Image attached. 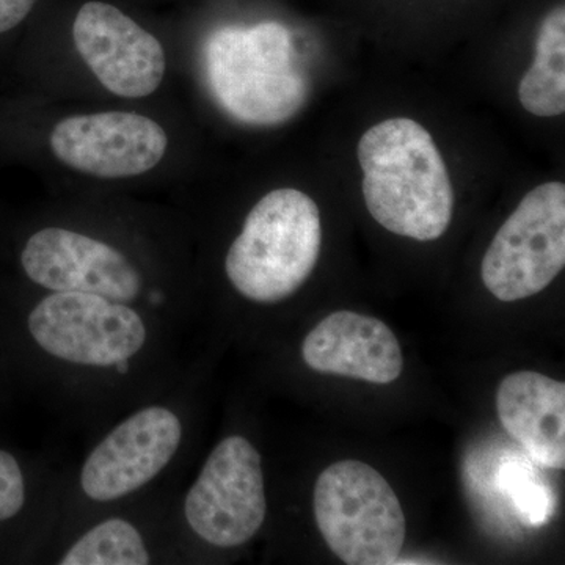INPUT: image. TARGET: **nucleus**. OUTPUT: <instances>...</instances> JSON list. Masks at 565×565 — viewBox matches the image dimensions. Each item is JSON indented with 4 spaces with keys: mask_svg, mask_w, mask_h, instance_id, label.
Segmentation results:
<instances>
[{
    "mask_svg": "<svg viewBox=\"0 0 565 565\" xmlns=\"http://www.w3.org/2000/svg\"><path fill=\"white\" fill-rule=\"evenodd\" d=\"M356 151L364 203L379 225L422 243L444 236L455 189L427 129L411 118H390L367 129Z\"/></svg>",
    "mask_w": 565,
    "mask_h": 565,
    "instance_id": "nucleus-4",
    "label": "nucleus"
},
{
    "mask_svg": "<svg viewBox=\"0 0 565 565\" xmlns=\"http://www.w3.org/2000/svg\"><path fill=\"white\" fill-rule=\"evenodd\" d=\"M55 158L76 172L117 180L158 167L169 148L162 126L134 111L74 115L58 121L50 137Z\"/></svg>",
    "mask_w": 565,
    "mask_h": 565,
    "instance_id": "nucleus-11",
    "label": "nucleus"
},
{
    "mask_svg": "<svg viewBox=\"0 0 565 565\" xmlns=\"http://www.w3.org/2000/svg\"><path fill=\"white\" fill-rule=\"evenodd\" d=\"M65 471L66 467L54 460L32 465L0 448V526L31 519L46 526L54 537Z\"/></svg>",
    "mask_w": 565,
    "mask_h": 565,
    "instance_id": "nucleus-15",
    "label": "nucleus"
},
{
    "mask_svg": "<svg viewBox=\"0 0 565 565\" xmlns=\"http://www.w3.org/2000/svg\"><path fill=\"white\" fill-rule=\"evenodd\" d=\"M180 487L85 516L55 534L41 559L51 565L174 564L169 511Z\"/></svg>",
    "mask_w": 565,
    "mask_h": 565,
    "instance_id": "nucleus-10",
    "label": "nucleus"
},
{
    "mask_svg": "<svg viewBox=\"0 0 565 565\" xmlns=\"http://www.w3.org/2000/svg\"><path fill=\"white\" fill-rule=\"evenodd\" d=\"M316 525L349 565L393 564L405 542V515L392 486L375 468L340 460L315 486Z\"/></svg>",
    "mask_w": 565,
    "mask_h": 565,
    "instance_id": "nucleus-8",
    "label": "nucleus"
},
{
    "mask_svg": "<svg viewBox=\"0 0 565 565\" xmlns=\"http://www.w3.org/2000/svg\"><path fill=\"white\" fill-rule=\"evenodd\" d=\"M565 266V185L533 189L494 234L482 259L484 286L501 302L544 291Z\"/></svg>",
    "mask_w": 565,
    "mask_h": 565,
    "instance_id": "nucleus-9",
    "label": "nucleus"
},
{
    "mask_svg": "<svg viewBox=\"0 0 565 565\" xmlns=\"http://www.w3.org/2000/svg\"><path fill=\"white\" fill-rule=\"evenodd\" d=\"M22 274L41 291L84 292L134 305L184 329L191 303L172 280L152 274L117 241L65 225H46L25 239Z\"/></svg>",
    "mask_w": 565,
    "mask_h": 565,
    "instance_id": "nucleus-3",
    "label": "nucleus"
},
{
    "mask_svg": "<svg viewBox=\"0 0 565 565\" xmlns=\"http://www.w3.org/2000/svg\"><path fill=\"white\" fill-rule=\"evenodd\" d=\"M74 46L107 90L145 98L161 87L166 51L150 32L110 3L87 2L73 25Z\"/></svg>",
    "mask_w": 565,
    "mask_h": 565,
    "instance_id": "nucleus-12",
    "label": "nucleus"
},
{
    "mask_svg": "<svg viewBox=\"0 0 565 565\" xmlns=\"http://www.w3.org/2000/svg\"><path fill=\"white\" fill-rule=\"evenodd\" d=\"M302 359L316 373L375 385L392 384L404 370L403 349L393 330L379 319L353 311L327 316L308 332Z\"/></svg>",
    "mask_w": 565,
    "mask_h": 565,
    "instance_id": "nucleus-13",
    "label": "nucleus"
},
{
    "mask_svg": "<svg viewBox=\"0 0 565 565\" xmlns=\"http://www.w3.org/2000/svg\"><path fill=\"white\" fill-rule=\"evenodd\" d=\"M36 291L21 318L28 360L51 407L92 435L189 373L182 332L159 316L95 294Z\"/></svg>",
    "mask_w": 565,
    "mask_h": 565,
    "instance_id": "nucleus-1",
    "label": "nucleus"
},
{
    "mask_svg": "<svg viewBox=\"0 0 565 565\" xmlns=\"http://www.w3.org/2000/svg\"><path fill=\"white\" fill-rule=\"evenodd\" d=\"M267 515L269 498L258 446L247 435H225L170 505L174 564L196 563L207 552L243 548L262 533Z\"/></svg>",
    "mask_w": 565,
    "mask_h": 565,
    "instance_id": "nucleus-5",
    "label": "nucleus"
},
{
    "mask_svg": "<svg viewBox=\"0 0 565 565\" xmlns=\"http://www.w3.org/2000/svg\"><path fill=\"white\" fill-rule=\"evenodd\" d=\"M204 73L218 106L244 125L291 120L310 93L296 63L291 32L280 22L212 32L204 44Z\"/></svg>",
    "mask_w": 565,
    "mask_h": 565,
    "instance_id": "nucleus-6",
    "label": "nucleus"
},
{
    "mask_svg": "<svg viewBox=\"0 0 565 565\" xmlns=\"http://www.w3.org/2000/svg\"><path fill=\"white\" fill-rule=\"evenodd\" d=\"M497 481L526 525H544L555 512V494L526 463L519 460L504 462L498 470Z\"/></svg>",
    "mask_w": 565,
    "mask_h": 565,
    "instance_id": "nucleus-17",
    "label": "nucleus"
},
{
    "mask_svg": "<svg viewBox=\"0 0 565 565\" xmlns=\"http://www.w3.org/2000/svg\"><path fill=\"white\" fill-rule=\"evenodd\" d=\"M36 0H0V33L20 25L31 13Z\"/></svg>",
    "mask_w": 565,
    "mask_h": 565,
    "instance_id": "nucleus-18",
    "label": "nucleus"
},
{
    "mask_svg": "<svg viewBox=\"0 0 565 565\" xmlns=\"http://www.w3.org/2000/svg\"><path fill=\"white\" fill-rule=\"evenodd\" d=\"M497 412L505 433L535 463L565 468V385L534 371L509 374L497 392Z\"/></svg>",
    "mask_w": 565,
    "mask_h": 565,
    "instance_id": "nucleus-14",
    "label": "nucleus"
},
{
    "mask_svg": "<svg viewBox=\"0 0 565 565\" xmlns=\"http://www.w3.org/2000/svg\"><path fill=\"white\" fill-rule=\"evenodd\" d=\"M523 109L537 117H557L565 110V9L546 14L535 41V57L519 85Z\"/></svg>",
    "mask_w": 565,
    "mask_h": 565,
    "instance_id": "nucleus-16",
    "label": "nucleus"
},
{
    "mask_svg": "<svg viewBox=\"0 0 565 565\" xmlns=\"http://www.w3.org/2000/svg\"><path fill=\"white\" fill-rule=\"evenodd\" d=\"M321 244L318 204L297 189H277L248 212L226 250L223 273L245 302L274 307L307 282Z\"/></svg>",
    "mask_w": 565,
    "mask_h": 565,
    "instance_id": "nucleus-7",
    "label": "nucleus"
},
{
    "mask_svg": "<svg viewBox=\"0 0 565 565\" xmlns=\"http://www.w3.org/2000/svg\"><path fill=\"white\" fill-rule=\"evenodd\" d=\"M191 384L188 373L92 435L79 463L66 467L55 534L96 512L182 484L195 423Z\"/></svg>",
    "mask_w": 565,
    "mask_h": 565,
    "instance_id": "nucleus-2",
    "label": "nucleus"
}]
</instances>
